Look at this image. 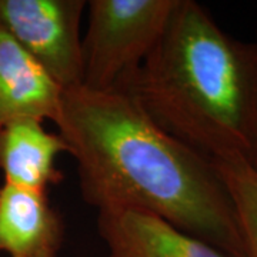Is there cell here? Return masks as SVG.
Listing matches in <instances>:
<instances>
[{
	"label": "cell",
	"mask_w": 257,
	"mask_h": 257,
	"mask_svg": "<svg viewBox=\"0 0 257 257\" xmlns=\"http://www.w3.org/2000/svg\"><path fill=\"white\" fill-rule=\"evenodd\" d=\"M67 145L59 133H50L42 121L18 120L0 128V172L5 183L46 190L60 183L63 173L56 167Z\"/></svg>",
	"instance_id": "ba28073f"
},
{
	"label": "cell",
	"mask_w": 257,
	"mask_h": 257,
	"mask_svg": "<svg viewBox=\"0 0 257 257\" xmlns=\"http://www.w3.org/2000/svg\"><path fill=\"white\" fill-rule=\"evenodd\" d=\"M84 0H0V29L63 89L82 83Z\"/></svg>",
	"instance_id": "277c9868"
},
{
	"label": "cell",
	"mask_w": 257,
	"mask_h": 257,
	"mask_svg": "<svg viewBox=\"0 0 257 257\" xmlns=\"http://www.w3.org/2000/svg\"><path fill=\"white\" fill-rule=\"evenodd\" d=\"M55 124L77 163L82 197L99 213H149L226 256L244 257L213 162L163 132L127 94L64 89Z\"/></svg>",
	"instance_id": "6da1fadb"
},
{
	"label": "cell",
	"mask_w": 257,
	"mask_h": 257,
	"mask_svg": "<svg viewBox=\"0 0 257 257\" xmlns=\"http://www.w3.org/2000/svg\"><path fill=\"white\" fill-rule=\"evenodd\" d=\"M254 167H256V169H257V163H256V166H254Z\"/></svg>",
	"instance_id": "30bf717a"
},
{
	"label": "cell",
	"mask_w": 257,
	"mask_h": 257,
	"mask_svg": "<svg viewBox=\"0 0 257 257\" xmlns=\"http://www.w3.org/2000/svg\"><path fill=\"white\" fill-rule=\"evenodd\" d=\"M97 229L104 257H229L160 217L136 210L101 211Z\"/></svg>",
	"instance_id": "5b68a950"
},
{
	"label": "cell",
	"mask_w": 257,
	"mask_h": 257,
	"mask_svg": "<svg viewBox=\"0 0 257 257\" xmlns=\"http://www.w3.org/2000/svg\"><path fill=\"white\" fill-rule=\"evenodd\" d=\"M64 89L0 29V128L18 120H56Z\"/></svg>",
	"instance_id": "8992f818"
},
{
	"label": "cell",
	"mask_w": 257,
	"mask_h": 257,
	"mask_svg": "<svg viewBox=\"0 0 257 257\" xmlns=\"http://www.w3.org/2000/svg\"><path fill=\"white\" fill-rule=\"evenodd\" d=\"M63 223L46 190L3 183L0 187V253L10 257H57Z\"/></svg>",
	"instance_id": "52a82bcc"
},
{
	"label": "cell",
	"mask_w": 257,
	"mask_h": 257,
	"mask_svg": "<svg viewBox=\"0 0 257 257\" xmlns=\"http://www.w3.org/2000/svg\"><path fill=\"white\" fill-rule=\"evenodd\" d=\"M177 0H90L82 39V83L113 92L138 69L159 37Z\"/></svg>",
	"instance_id": "3957f363"
},
{
	"label": "cell",
	"mask_w": 257,
	"mask_h": 257,
	"mask_svg": "<svg viewBox=\"0 0 257 257\" xmlns=\"http://www.w3.org/2000/svg\"><path fill=\"white\" fill-rule=\"evenodd\" d=\"M167 135L210 159L257 163V42L177 0L143 63L117 87Z\"/></svg>",
	"instance_id": "7a4b0ae2"
},
{
	"label": "cell",
	"mask_w": 257,
	"mask_h": 257,
	"mask_svg": "<svg viewBox=\"0 0 257 257\" xmlns=\"http://www.w3.org/2000/svg\"><path fill=\"white\" fill-rule=\"evenodd\" d=\"M239 221L244 257H257V169L243 160L213 162Z\"/></svg>",
	"instance_id": "9c48e42d"
}]
</instances>
